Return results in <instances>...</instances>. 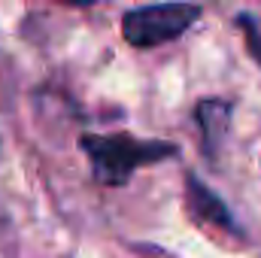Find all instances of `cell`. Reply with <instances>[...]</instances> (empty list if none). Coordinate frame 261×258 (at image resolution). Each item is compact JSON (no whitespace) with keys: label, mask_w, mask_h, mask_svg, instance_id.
<instances>
[{"label":"cell","mask_w":261,"mask_h":258,"mask_svg":"<svg viewBox=\"0 0 261 258\" xmlns=\"http://www.w3.org/2000/svg\"><path fill=\"white\" fill-rule=\"evenodd\" d=\"M79 149L88 155L94 179L110 189L125 186L137 167L167 161L179 152L167 140H140L130 134H82Z\"/></svg>","instance_id":"obj_1"},{"label":"cell","mask_w":261,"mask_h":258,"mask_svg":"<svg viewBox=\"0 0 261 258\" xmlns=\"http://www.w3.org/2000/svg\"><path fill=\"white\" fill-rule=\"evenodd\" d=\"M197 18H200V6L189 0L134 6L122 15V37L137 49H152V46H164L182 37Z\"/></svg>","instance_id":"obj_2"},{"label":"cell","mask_w":261,"mask_h":258,"mask_svg":"<svg viewBox=\"0 0 261 258\" xmlns=\"http://www.w3.org/2000/svg\"><path fill=\"white\" fill-rule=\"evenodd\" d=\"M186 200H189V213L195 216L197 222L216 225V228L231 231V234H237V237H240V228H237V222H234L231 210H228L216 194L210 192L197 176H192V173L186 176Z\"/></svg>","instance_id":"obj_3"},{"label":"cell","mask_w":261,"mask_h":258,"mask_svg":"<svg viewBox=\"0 0 261 258\" xmlns=\"http://www.w3.org/2000/svg\"><path fill=\"white\" fill-rule=\"evenodd\" d=\"M231 113H234V104L222 100V97H206V100L197 104L195 119H197V128H200L203 152H206L210 161H216V155H219V146H222V140L228 134Z\"/></svg>","instance_id":"obj_4"},{"label":"cell","mask_w":261,"mask_h":258,"mask_svg":"<svg viewBox=\"0 0 261 258\" xmlns=\"http://www.w3.org/2000/svg\"><path fill=\"white\" fill-rule=\"evenodd\" d=\"M237 28H240L243 40H246L249 55H252L255 64L261 67V18L252 15V12H240V15H237Z\"/></svg>","instance_id":"obj_5"},{"label":"cell","mask_w":261,"mask_h":258,"mask_svg":"<svg viewBox=\"0 0 261 258\" xmlns=\"http://www.w3.org/2000/svg\"><path fill=\"white\" fill-rule=\"evenodd\" d=\"M61 3H70V6H91V3H97V0H61Z\"/></svg>","instance_id":"obj_6"}]
</instances>
